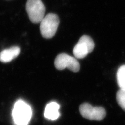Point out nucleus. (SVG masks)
Masks as SVG:
<instances>
[{
  "instance_id": "2",
  "label": "nucleus",
  "mask_w": 125,
  "mask_h": 125,
  "mask_svg": "<svg viewBox=\"0 0 125 125\" xmlns=\"http://www.w3.org/2000/svg\"><path fill=\"white\" fill-rule=\"evenodd\" d=\"M59 24L60 19L57 15L53 13L46 15L40 22L41 35L46 39L53 38L56 32Z\"/></svg>"
},
{
  "instance_id": "6",
  "label": "nucleus",
  "mask_w": 125,
  "mask_h": 125,
  "mask_svg": "<svg viewBox=\"0 0 125 125\" xmlns=\"http://www.w3.org/2000/svg\"><path fill=\"white\" fill-rule=\"evenodd\" d=\"M54 65L58 70L68 68L73 72H78L80 69V64L76 58L65 53L58 54L54 61Z\"/></svg>"
},
{
  "instance_id": "9",
  "label": "nucleus",
  "mask_w": 125,
  "mask_h": 125,
  "mask_svg": "<svg viewBox=\"0 0 125 125\" xmlns=\"http://www.w3.org/2000/svg\"><path fill=\"white\" fill-rule=\"evenodd\" d=\"M117 80L120 89H125V65L121 66L118 69Z\"/></svg>"
},
{
  "instance_id": "1",
  "label": "nucleus",
  "mask_w": 125,
  "mask_h": 125,
  "mask_svg": "<svg viewBox=\"0 0 125 125\" xmlns=\"http://www.w3.org/2000/svg\"><path fill=\"white\" fill-rule=\"evenodd\" d=\"M12 116L16 125H28L32 117V109L25 101L19 100L14 105Z\"/></svg>"
},
{
  "instance_id": "4",
  "label": "nucleus",
  "mask_w": 125,
  "mask_h": 125,
  "mask_svg": "<svg viewBox=\"0 0 125 125\" xmlns=\"http://www.w3.org/2000/svg\"><path fill=\"white\" fill-rule=\"evenodd\" d=\"M95 44L93 39L89 36L84 35L78 41L73 49V54L75 58L82 59L93 51Z\"/></svg>"
},
{
  "instance_id": "3",
  "label": "nucleus",
  "mask_w": 125,
  "mask_h": 125,
  "mask_svg": "<svg viewBox=\"0 0 125 125\" xmlns=\"http://www.w3.org/2000/svg\"><path fill=\"white\" fill-rule=\"evenodd\" d=\"M26 10L32 23H40L45 16V7L41 0H27Z\"/></svg>"
},
{
  "instance_id": "10",
  "label": "nucleus",
  "mask_w": 125,
  "mask_h": 125,
  "mask_svg": "<svg viewBox=\"0 0 125 125\" xmlns=\"http://www.w3.org/2000/svg\"><path fill=\"white\" fill-rule=\"evenodd\" d=\"M116 100L118 105L125 112V89H120L116 94Z\"/></svg>"
},
{
  "instance_id": "8",
  "label": "nucleus",
  "mask_w": 125,
  "mask_h": 125,
  "mask_svg": "<svg viewBox=\"0 0 125 125\" xmlns=\"http://www.w3.org/2000/svg\"><path fill=\"white\" fill-rule=\"evenodd\" d=\"M60 105L55 102H52L47 104L44 111V117L51 120H56L60 116Z\"/></svg>"
},
{
  "instance_id": "5",
  "label": "nucleus",
  "mask_w": 125,
  "mask_h": 125,
  "mask_svg": "<svg viewBox=\"0 0 125 125\" xmlns=\"http://www.w3.org/2000/svg\"><path fill=\"white\" fill-rule=\"evenodd\" d=\"M79 112L84 118L91 120H102L106 115L102 107H93L89 103H84L79 106Z\"/></svg>"
},
{
  "instance_id": "7",
  "label": "nucleus",
  "mask_w": 125,
  "mask_h": 125,
  "mask_svg": "<svg viewBox=\"0 0 125 125\" xmlns=\"http://www.w3.org/2000/svg\"><path fill=\"white\" fill-rule=\"evenodd\" d=\"M21 49L18 46L4 50L0 53V61L5 63L10 62L19 55Z\"/></svg>"
}]
</instances>
